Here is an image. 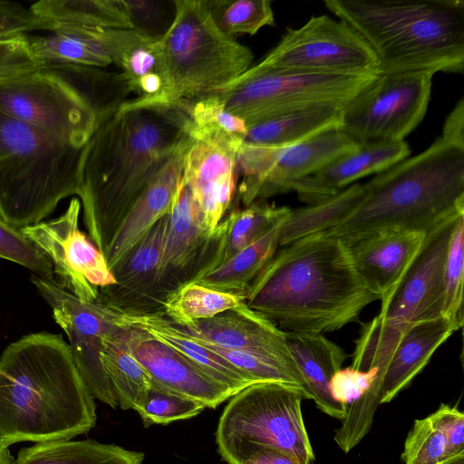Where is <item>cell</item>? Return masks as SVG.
Returning a JSON list of instances; mask_svg holds the SVG:
<instances>
[{
    "instance_id": "obj_1",
    "label": "cell",
    "mask_w": 464,
    "mask_h": 464,
    "mask_svg": "<svg viewBox=\"0 0 464 464\" xmlns=\"http://www.w3.org/2000/svg\"><path fill=\"white\" fill-rule=\"evenodd\" d=\"M188 130L178 107L124 102L98 121L84 151L80 198L88 237L102 254L149 182L192 141Z\"/></svg>"
},
{
    "instance_id": "obj_2",
    "label": "cell",
    "mask_w": 464,
    "mask_h": 464,
    "mask_svg": "<svg viewBox=\"0 0 464 464\" xmlns=\"http://www.w3.org/2000/svg\"><path fill=\"white\" fill-rule=\"evenodd\" d=\"M375 300L346 242L326 230L279 246L244 293L279 328L322 334L358 321Z\"/></svg>"
},
{
    "instance_id": "obj_3",
    "label": "cell",
    "mask_w": 464,
    "mask_h": 464,
    "mask_svg": "<svg viewBox=\"0 0 464 464\" xmlns=\"http://www.w3.org/2000/svg\"><path fill=\"white\" fill-rule=\"evenodd\" d=\"M93 398L62 334L19 338L0 355V445L88 432L97 420Z\"/></svg>"
},
{
    "instance_id": "obj_4",
    "label": "cell",
    "mask_w": 464,
    "mask_h": 464,
    "mask_svg": "<svg viewBox=\"0 0 464 464\" xmlns=\"http://www.w3.org/2000/svg\"><path fill=\"white\" fill-rule=\"evenodd\" d=\"M464 214V147L438 137L363 184L362 198L343 221L326 230L346 243L374 232L429 233Z\"/></svg>"
},
{
    "instance_id": "obj_5",
    "label": "cell",
    "mask_w": 464,
    "mask_h": 464,
    "mask_svg": "<svg viewBox=\"0 0 464 464\" xmlns=\"http://www.w3.org/2000/svg\"><path fill=\"white\" fill-rule=\"evenodd\" d=\"M370 45L380 73L464 72L463 0H325Z\"/></svg>"
},
{
    "instance_id": "obj_6",
    "label": "cell",
    "mask_w": 464,
    "mask_h": 464,
    "mask_svg": "<svg viewBox=\"0 0 464 464\" xmlns=\"http://www.w3.org/2000/svg\"><path fill=\"white\" fill-rule=\"evenodd\" d=\"M85 147L59 142L0 110V217L24 227L81 196Z\"/></svg>"
},
{
    "instance_id": "obj_7",
    "label": "cell",
    "mask_w": 464,
    "mask_h": 464,
    "mask_svg": "<svg viewBox=\"0 0 464 464\" xmlns=\"http://www.w3.org/2000/svg\"><path fill=\"white\" fill-rule=\"evenodd\" d=\"M174 9L170 25L157 36L166 108L224 88L254 59L249 47L218 29L207 0H176Z\"/></svg>"
},
{
    "instance_id": "obj_8",
    "label": "cell",
    "mask_w": 464,
    "mask_h": 464,
    "mask_svg": "<svg viewBox=\"0 0 464 464\" xmlns=\"http://www.w3.org/2000/svg\"><path fill=\"white\" fill-rule=\"evenodd\" d=\"M460 215L427 233L408 272L381 301L379 314L362 327L351 367L362 372L377 370L381 386L388 362L407 329L418 322L442 315L444 264L453 227Z\"/></svg>"
},
{
    "instance_id": "obj_9",
    "label": "cell",
    "mask_w": 464,
    "mask_h": 464,
    "mask_svg": "<svg viewBox=\"0 0 464 464\" xmlns=\"http://www.w3.org/2000/svg\"><path fill=\"white\" fill-rule=\"evenodd\" d=\"M379 74L245 72L230 84L208 94L215 96L227 111L242 119L248 127L313 104L347 102Z\"/></svg>"
},
{
    "instance_id": "obj_10",
    "label": "cell",
    "mask_w": 464,
    "mask_h": 464,
    "mask_svg": "<svg viewBox=\"0 0 464 464\" xmlns=\"http://www.w3.org/2000/svg\"><path fill=\"white\" fill-rule=\"evenodd\" d=\"M229 399L216 431L218 450L250 442L290 452L308 463L314 460L301 411L302 392L279 382H256Z\"/></svg>"
},
{
    "instance_id": "obj_11",
    "label": "cell",
    "mask_w": 464,
    "mask_h": 464,
    "mask_svg": "<svg viewBox=\"0 0 464 464\" xmlns=\"http://www.w3.org/2000/svg\"><path fill=\"white\" fill-rule=\"evenodd\" d=\"M380 73L379 61L367 42L343 20L322 14L290 28L247 72Z\"/></svg>"
},
{
    "instance_id": "obj_12",
    "label": "cell",
    "mask_w": 464,
    "mask_h": 464,
    "mask_svg": "<svg viewBox=\"0 0 464 464\" xmlns=\"http://www.w3.org/2000/svg\"><path fill=\"white\" fill-rule=\"evenodd\" d=\"M433 73H380L343 109L341 128L357 142L402 141L422 121Z\"/></svg>"
},
{
    "instance_id": "obj_13",
    "label": "cell",
    "mask_w": 464,
    "mask_h": 464,
    "mask_svg": "<svg viewBox=\"0 0 464 464\" xmlns=\"http://www.w3.org/2000/svg\"><path fill=\"white\" fill-rule=\"evenodd\" d=\"M0 110L77 148L87 145L98 124L92 104L65 81L43 68L0 83Z\"/></svg>"
},
{
    "instance_id": "obj_14",
    "label": "cell",
    "mask_w": 464,
    "mask_h": 464,
    "mask_svg": "<svg viewBox=\"0 0 464 464\" xmlns=\"http://www.w3.org/2000/svg\"><path fill=\"white\" fill-rule=\"evenodd\" d=\"M359 145L341 127L285 147L243 142L237 152L243 176L238 199L247 207L257 199L291 191L295 181L314 174Z\"/></svg>"
},
{
    "instance_id": "obj_15",
    "label": "cell",
    "mask_w": 464,
    "mask_h": 464,
    "mask_svg": "<svg viewBox=\"0 0 464 464\" xmlns=\"http://www.w3.org/2000/svg\"><path fill=\"white\" fill-rule=\"evenodd\" d=\"M31 282L66 334L74 363L92 396L116 408L118 401L101 358L102 337L116 325L113 310L99 301H81L54 278L33 275Z\"/></svg>"
},
{
    "instance_id": "obj_16",
    "label": "cell",
    "mask_w": 464,
    "mask_h": 464,
    "mask_svg": "<svg viewBox=\"0 0 464 464\" xmlns=\"http://www.w3.org/2000/svg\"><path fill=\"white\" fill-rule=\"evenodd\" d=\"M80 210L73 198L61 217L21 229L47 255L62 287L82 302H95L99 289L115 279L103 254L79 229Z\"/></svg>"
},
{
    "instance_id": "obj_17",
    "label": "cell",
    "mask_w": 464,
    "mask_h": 464,
    "mask_svg": "<svg viewBox=\"0 0 464 464\" xmlns=\"http://www.w3.org/2000/svg\"><path fill=\"white\" fill-rule=\"evenodd\" d=\"M190 137L193 141L184 155L182 178L211 235L233 200L237 152L244 140L220 133Z\"/></svg>"
},
{
    "instance_id": "obj_18",
    "label": "cell",
    "mask_w": 464,
    "mask_h": 464,
    "mask_svg": "<svg viewBox=\"0 0 464 464\" xmlns=\"http://www.w3.org/2000/svg\"><path fill=\"white\" fill-rule=\"evenodd\" d=\"M211 256V235L182 178L172 208L166 215L158 279L163 303L175 290L204 276Z\"/></svg>"
},
{
    "instance_id": "obj_19",
    "label": "cell",
    "mask_w": 464,
    "mask_h": 464,
    "mask_svg": "<svg viewBox=\"0 0 464 464\" xmlns=\"http://www.w3.org/2000/svg\"><path fill=\"white\" fill-rule=\"evenodd\" d=\"M165 223L166 216L111 269L115 284L99 289V302L121 314H161L158 279Z\"/></svg>"
},
{
    "instance_id": "obj_20",
    "label": "cell",
    "mask_w": 464,
    "mask_h": 464,
    "mask_svg": "<svg viewBox=\"0 0 464 464\" xmlns=\"http://www.w3.org/2000/svg\"><path fill=\"white\" fill-rule=\"evenodd\" d=\"M148 33L141 28L114 29L87 25H54L51 34L28 37L31 51L43 66L75 64L119 67L127 50Z\"/></svg>"
},
{
    "instance_id": "obj_21",
    "label": "cell",
    "mask_w": 464,
    "mask_h": 464,
    "mask_svg": "<svg viewBox=\"0 0 464 464\" xmlns=\"http://www.w3.org/2000/svg\"><path fill=\"white\" fill-rule=\"evenodd\" d=\"M120 326L127 347L151 381L194 399L207 408L215 409L232 397L227 390L174 349L142 330Z\"/></svg>"
},
{
    "instance_id": "obj_22",
    "label": "cell",
    "mask_w": 464,
    "mask_h": 464,
    "mask_svg": "<svg viewBox=\"0 0 464 464\" xmlns=\"http://www.w3.org/2000/svg\"><path fill=\"white\" fill-rule=\"evenodd\" d=\"M178 326L197 340L221 348L257 353L297 368L286 343L285 331L249 308L244 301L211 318Z\"/></svg>"
},
{
    "instance_id": "obj_23",
    "label": "cell",
    "mask_w": 464,
    "mask_h": 464,
    "mask_svg": "<svg viewBox=\"0 0 464 464\" xmlns=\"http://www.w3.org/2000/svg\"><path fill=\"white\" fill-rule=\"evenodd\" d=\"M426 235L388 229L346 243L358 274L378 300L389 295L403 278L420 253Z\"/></svg>"
},
{
    "instance_id": "obj_24",
    "label": "cell",
    "mask_w": 464,
    "mask_h": 464,
    "mask_svg": "<svg viewBox=\"0 0 464 464\" xmlns=\"http://www.w3.org/2000/svg\"><path fill=\"white\" fill-rule=\"evenodd\" d=\"M411 149L402 141H371L338 158L311 176L292 186L299 199L307 206L329 199L354 181L382 172L408 158Z\"/></svg>"
},
{
    "instance_id": "obj_25",
    "label": "cell",
    "mask_w": 464,
    "mask_h": 464,
    "mask_svg": "<svg viewBox=\"0 0 464 464\" xmlns=\"http://www.w3.org/2000/svg\"><path fill=\"white\" fill-rule=\"evenodd\" d=\"M192 141L167 160L123 218L103 253L110 270L157 221L170 212L182 180L184 155Z\"/></svg>"
},
{
    "instance_id": "obj_26",
    "label": "cell",
    "mask_w": 464,
    "mask_h": 464,
    "mask_svg": "<svg viewBox=\"0 0 464 464\" xmlns=\"http://www.w3.org/2000/svg\"><path fill=\"white\" fill-rule=\"evenodd\" d=\"M116 324L142 330L180 353L209 378L235 395L255 383L222 356L211 352L164 314H126L113 311Z\"/></svg>"
},
{
    "instance_id": "obj_27",
    "label": "cell",
    "mask_w": 464,
    "mask_h": 464,
    "mask_svg": "<svg viewBox=\"0 0 464 464\" xmlns=\"http://www.w3.org/2000/svg\"><path fill=\"white\" fill-rule=\"evenodd\" d=\"M285 339L309 399L314 400L323 412L343 420L348 406L332 397L329 384L342 369L346 358L344 351L322 334L286 331Z\"/></svg>"
},
{
    "instance_id": "obj_28",
    "label": "cell",
    "mask_w": 464,
    "mask_h": 464,
    "mask_svg": "<svg viewBox=\"0 0 464 464\" xmlns=\"http://www.w3.org/2000/svg\"><path fill=\"white\" fill-rule=\"evenodd\" d=\"M457 329L442 315L410 326L398 342L385 370L380 404L391 401L428 364Z\"/></svg>"
},
{
    "instance_id": "obj_29",
    "label": "cell",
    "mask_w": 464,
    "mask_h": 464,
    "mask_svg": "<svg viewBox=\"0 0 464 464\" xmlns=\"http://www.w3.org/2000/svg\"><path fill=\"white\" fill-rule=\"evenodd\" d=\"M345 103H317L266 119L247 127L244 142L270 147L299 143L341 127Z\"/></svg>"
},
{
    "instance_id": "obj_30",
    "label": "cell",
    "mask_w": 464,
    "mask_h": 464,
    "mask_svg": "<svg viewBox=\"0 0 464 464\" xmlns=\"http://www.w3.org/2000/svg\"><path fill=\"white\" fill-rule=\"evenodd\" d=\"M291 208L257 199L243 209L233 208L211 234L213 256L208 273L253 244L271 227L285 219Z\"/></svg>"
},
{
    "instance_id": "obj_31",
    "label": "cell",
    "mask_w": 464,
    "mask_h": 464,
    "mask_svg": "<svg viewBox=\"0 0 464 464\" xmlns=\"http://www.w3.org/2000/svg\"><path fill=\"white\" fill-rule=\"evenodd\" d=\"M144 453L92 440H59L22 449L14 464H141Z\"/></svg>"
},
{
    "instance_id": "obj_32",
    "label": "cell",
    "mask_w": 464,
    "mask_h": 464,
    "mask_svg": "<svg viewBox=\"0 0 464 464\" xmlns=\"http://www.w3.org/2000/svg\"><path fill=\"white\" fill-rule=\"evenodd\" d=\"M101 358L118 406L137 411L145 401L151 379L127 347L120 325L102 337Z\"/></svg>"
},
{
    "instance_id": "obj_33",
    "label": "cell",
    "mask_w": 464,
    "mask_h": 464,
    "mask_svg": "<svg viewBox=\"0 0 464 464\" xmlns=\"http://www.w3.org/2000/svg\"><path fill=\"white\" fill-rule=\"evenodd\" d=\"M30 9L53 25L139 28L128 1L123 0H42Z\"/></svg>"
},
{
    "instance_id": "obj_34",
    "label": "cell",
    "mask_w": 464,
    "mask_h": 464,
    "mask_svg": "<svg viewBox=\"0 0 464 464\" xmlns=\"http://www.w3.org/2000/svg\"><path fill=\"white\" fill-rule=\"evenodd\" d=\"M119 67L130 92L136 94L124 101L127 105L166 108V82L157 36L147 34L125 52Z\"/></svg>"
},
{
    "instance_id": "obj_35",
    "label": "cell",
    "mask_w": 464,
    "mask_h": 464,
    "mask_svg": "<svg viewBox=\"0 0 464 464\" xmlns=\"http://www.w3.org/2000/svg\"><path fill=\"white\" fill-rule=\"evenodd\" d=\"M283 221L194 283L217 291L240 295L244 297V293L250 283L277 250L279 229Z\"/></svg>"
},
{
    "instance_id": "obj_36",
    "label": "cell",
    "mask_w": 464,
    "mask_h": 464,
    "mask_svg": "<svg viewBox=\"0 0 464 464\" xmlns=\"http://www.w3.org/2000/svg\"><path fill=\"white\" fill-rule=\"evenodd\" d=\"M363 195V184L353 183L321 203L291 209L279 229L278 247L318 231L328 230L352 213Z\"/></svg>"
},
{
    "instance_id": "obj_37",
    "label": "cell",
    "mask_w": 464,
    "mask_h": 464,
    "mask_svg": "<svg viewBox=\"0 0 464 464\" xmlns=\"http://www.w3.org/2000/svg\"><path fill=\"white\" fill-rule=\"evenodd\" d=\"M240 295L217 291L197 283L175 290L164 301L161 314L178 325L211 318L238 306Z\"/></svg>"
},
{
    "instance_id": "obj_38",
    "label": "cell",
    "mask_w": 464,
    "mask_h": 464,
    "mask_svg": "<svg viewBox=\"0 0 464 464\" xmlns=\"http://www.w3.org/2000/svg\"><path fill=\"white\" fill-rule=\"evenodd\" d=\"M210 15L223 33L256 34L262 27L275 24V14L268 0H207Z\"/></svg>"
},
{
    "instance_id": "obj_39",
    "label": "cell",
    "mask_w": 464,
    "mask_h": 464,
    "mask_svg": "<svg viewBox=\"0 0 464 464\" xmlns=\"http://www.w3.org/2000/svg\"><path fill=\"white\" fill-rule=\"evenodd\" d=\"M464 214L453 227L443 271L442 316L459 331L463 326Z\"/></svg>"
},
{
    "instance_id": "obj_40",
    "label": "cell",
    "mask_w": 464,
    "mask_h": 464,
    "mask_svg": "<svg viewBox=\"0 0 464 464\" xmlns=\"http://www.w3.org/2000/svg\"><path fill=\"white\" fill-rule=\"evenodd\" d=\"M181 109L189 120V135L195 133H220L244 140L247 132L246 122L227 111L213 95L207 94L181 102Z\"/></svg>"
},
{
    "instance_id": "obj_41",
    "label": "cell",
    "mask_w": 464,
    "mask_h": 464,
    "mask_svg": "<svg viewBox=\"0 0 464 464\" xmlns=\"http://www.w3.org/2000/svg\"><path fill=\"white\" fill-rule=\"evenodd\" d=\"M205 408L203 403L151 381L145 401L137 412L144 426L149 427L190 419Z\"/></svg>"
},
{
    "instance_id": "obj_42",
    "label": "cell",
    "mask_w": 464,
    "mask_h": 464,
    "mask_svg": "<svg viewBox=\"0 0 464 464\" xmlns=\"http://www.w3.org/2000/svg\"><path fill=\"white\" fill-rule=\"evenodd\" d=\"M0 257L23 266L36 276L54 278L53 265L47 255L24 232L0 217Z\"/></svg>"
},
{
    "instance_id": "obj_43",
    "label": "cell",
    "mask_w": 464,
    "mask_h": 464,
    "mask_svg": "<svg viewBox=\"0 0 464 464\" xmlns=\"http://www.w3.org/2000/svg\"><path fill=\"white\" fill-rule=\"evenodd\" d=\"M401 458L404 464H440L449 459L445 439L429 416L415 420Z\"/></svg>"
},
{
    "instance_id": "obj_44",
    "label": "cell",
    "mask_w": 464,
    "mask_h": 464,
    "mask_svg": "<svg viewBox=\"0 0 464 464\" xmlns=\"http://www.w3.org/2000/svg\"><path fill=\"white\" fill-rule=\"evenodd\" d=\"M42 67L31 51L28 37L0 39V83L38 72Z\"/></svg>"
},
{
    "instance_id": "obj_45",
    "label": "cell",
    "mask_w": 464,
    "mask_h": 464,
    "mask_svg": "<svg viewBox=\"0 0 464 464\" xmlns=\"http://www.w3.org/2000/svg\"><path fill=\"white\" fill-rule=\"evenodd\" d=\"M218 452L228 464H311L290 452L250 442L227 447Z\"/></svg>"
},
{
    "instance_id": "obj_46",
    "label": "cell",
    "mask_w": 464,
    "mask_h": 464,
    "mask_svg": "<svg viewBox=\"0 0 464 464\" xmlns=\"http://www.w3.org/2000/svg\"><path fill=\"white\" fill-rule=\"evenodd\" d=\"M53 24L38 15L31 9L6 1H0V39L24 35L34 30L52 31Z\"/></svg>"
},
{
    "instance_id": "obj_47",
    "label": "cell",
    "mask_w": 464,
    "mask_h": 464,
    "mask_svg": "<svg viewBox=\"0 0 464 464\" xmlns=\"http://www.w3.org/2000/svg\"><path fill=\"white\" fill-rule=\"evenodd\" d=\"M433 425L442 433L449 458L464 454V414L457 407L440 404L429 416Z\"/></svg>"
},
{
    "instance_id": "obj_48",
    "label": "cell",
    "mask_w": 464,
    "mask_h": 464,
    "mask_svg": "<svg viewBox=\"0 0 464 464\" xmlns=\"http://www.w3.org/2000/svg\"><path fill=\"white\" fill-rule=\"evenodd\" d=\"M440 137L464 147V99L461 98L445 119Z\"/></svg>"
},
{
    "instance_id": "obj_49",
    "label": "cell",
    "mask_w": 464,
    "mask_h": 464,
    "mask_svg": "<svg viewBox=\"0 0 464 464\" xmlns=\"http://www.w3.org/2000/svg\"><path fill=\"white\" fill-rule=\"evenodd\" d=\"M0 464H14V460L8 450L0 445Z\"/></svg>"
},
{
    "instance_id": "obj_50",
    "label": "cell",
    "mask_w": 464,
    "mask_h": 464,
    "mask_svg": "<svg viewBox=\"0 0 464 464\" xmlns=\"http://www.w3.org/2000/svg\"><path fill=\"white\" fill-rule=\"evenodd\" d=\"M440 464H464V454L449 458L442 461Z\"/></svg>"
}]
</instances>
